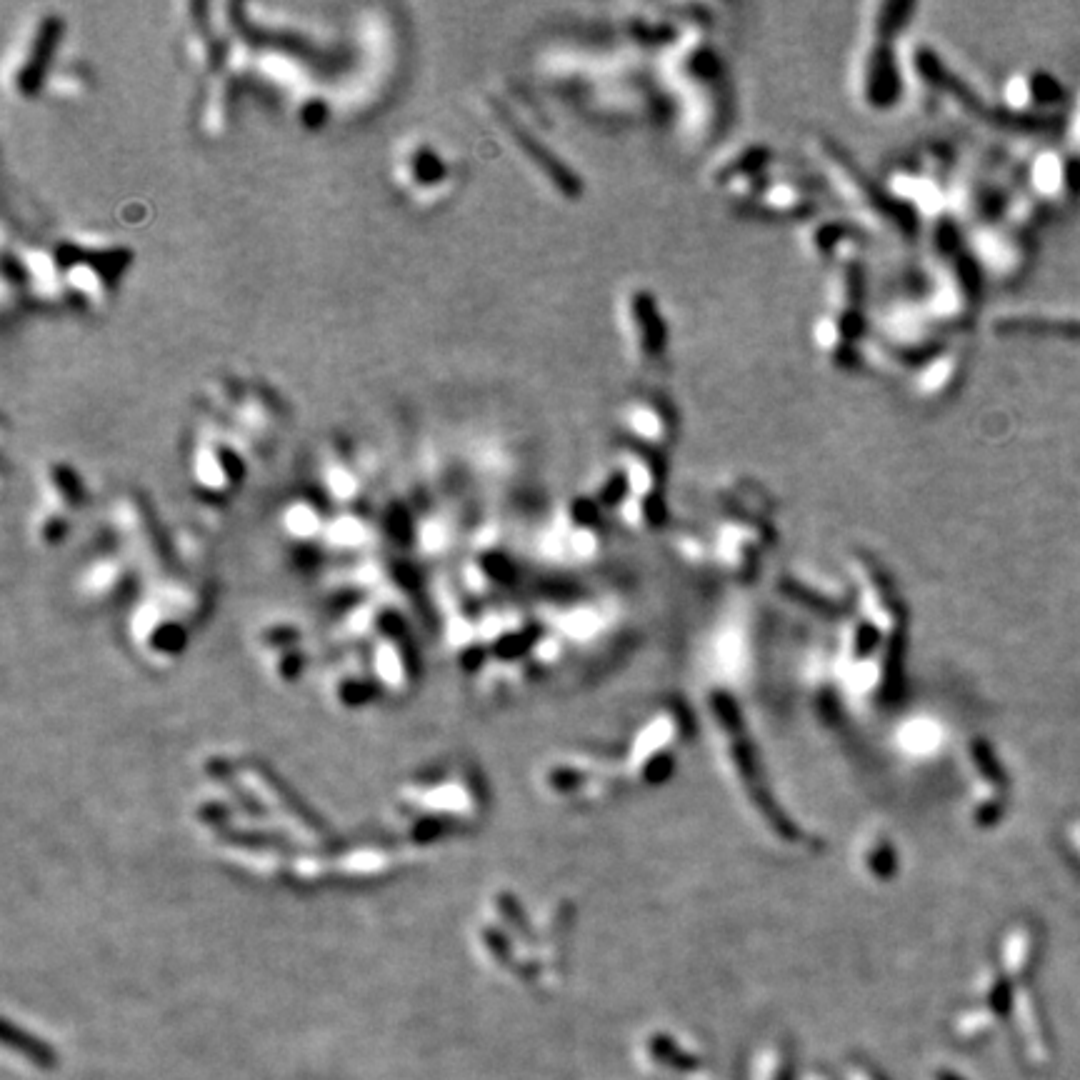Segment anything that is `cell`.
<instances>
[{
    "label": "cell",
    "instance_id": "1",
    "mask_svg": "<svg viewBox=\"0 0 1080 1080\" xmlns=\"http://www.w3.org/2000/svg\"><path fill=\"white\" fill-rule=\"evenodd\" d=\"M660 75L678 100L680 130L695 148L713 145L730 125L728 65L703 28H680L678 38L660 50Z\"/></svg>",
    "mask_w": 1080,
    "mask_h": 1080
},
{
    "label": "cell",
    "instance_id": "2",
    "mask_svg": "<svg viewBox=\"0 0 1080 1080\" xmlns=\"http://www.w3.org/2000/svg\"><path fill=\"white\" fill-rule=\"evenodd\" d=\"M808 150L835 195L853 213L855 223L863 225L865 230H880L900 240H913L915 235H920L923 225L918 223V218L905 210L883 183H875V178H870L855 163L853 155L835 143V138L825 133L810 135Z\"/></svg>",
    "mask_w": 1080,
    "mask_h": 1080
},
{
    "label": "cell",
    "instance_id": "3",
    "mask_svg": "<svg viewBox=\"0 0 1080 1080\" xmlns=\"http://www.w3.org/2000/svg\"><path fill=\"white\" fill-rule=\"evenodd\" d=\"M898 38L900 35L863 28V38L855 50L850 85H853L855 103L865 113L883 115L900 103L903 68H900L898 48H895Z\"/></svg>",
    "mask_w": 1080,
    "mask_h": 1080
},
{
    "label": "cell",
    "instance_id": "4",
    "mask_svg": "<svg viewBox=\"0 0 1080 1080\" xmlns=\"http://www.w3.org/2000/svg\"><path fill=\"white\" fill-rule=\"evenodd\" d=\"M618 325L635 363L645 368L663 363L668 353V325L658 298L648 288L633 285L620 295Z\"/></svg>",
    "mask_w": 1080,
    "mask_h": 1080
},
{
    "label": "cell",
    "instance_id": "5",
    "mask_svg": "<svg viewBox=\"0 0 1080 1080\" xmlns=\"http://www.w3.org/2000/svg\"><path fill=\"white\" fill-rule=\"evenodd\" d=\"M868 335V318L863 308L828 305L813 323V345L825 363L838 370H850L863 360V343Z\"/></svg>",
    "mask_w": 1080,
    "mask_h": 1080
},
{
    "label": "cell",
    "instance_id": "6",
    "mask_svg": "<svg viewBox=\"0 0 1080 1080\" xmlns=\"http://www.w3.org/2000/svg\"><path fill=\"white\" fill-rule=\"evenodd\" d=\"M775 170V153L765 143H740L725 150L708 168V183L735 205L748 200Z\"/></svg>",
    "mask_w": 1080,
    "mask_h": 1080
},
{
    "label": "cell",
    "instance_id": "7",
    "mask_svg": "<svg viewBox=\"0 0 1080 1080\" xmlns=\"http://www.w3.org/2000/svg\"><path fill=\"white\" fill-rule=\"evenodd\" d=\"M620 425L628 435V443L663 455L673 448L680 433L678 413L660 393L630 395L620 408Z\"/></svg>",
    "mask_w": 1080,
    "mask_h": 1080
},
{
    "label": "cell",
    "instance_id": "8",
    "mask_svg": "<svg viewBox=\"0 0 1080 1080\" xmlns=\"http://www.w3.org/2000/svg\"><path fill=\"white\" fill-rule=\"evenodd\" d=\"M815 198L818 193L808 183V178L773 170L763 180V185L738 208L765 220H813L815 208H818Z\"/></svg>",
    "mask_w": 1080,
    "mask_h": 1080
},
{
    "label": "cell",
    "instance_id": "9",
    "mask_svg": "<svg viewBox=\"0 0 1080 1080\" xmlns=\"http://www.w3.org/2000/svg\"><path fill=\"white\" fill-rule=\"evenodd\" d=\"M803 248L815 260L830 263V268L863 260L868 245V230L853 218H813L803 228Z\"/></svg>",
    "mask_w": 1080,
    "mask_h": 1080
},
{
    "label": "cell",
    "instance_id": "10",
    "mask_svg": "<svg viewBox=\"0 0 1080 1080\" xmlns=\"http://www.w3.org/2000/svg\"><path fill=\"white\" fill-rule=\"evenodd\" d=\"M770 543L773 540H770L768 525L758 518H745V515H730V518L720 520L718 533H715L720 560L725 563V568L735 570V573L753 570Z\"/></svg>",
    "mask_w": 1080,
    "mask_h": 1080
},
{
    "label": "cell",
    "instance_id": "11",
    "mask_svg": "<svg viewBox=\"0 0 1080 1080\" xmlns=\"http://www.w3.org/2000/svg\"><path fill=\"white\" fill-rule=\"evenodd\" d=\"M965 373V350L945 343L943 348L935 350L928 360L915 368L913 388L923 398L935 400L945 398L958 388Z\"/></svg>",
    "mask_w": 1080,
    "mask_h": 1080
},
{
    "label": "cell",
    "instance_id": "12",
    "mask_svg": "<svg viewBox=\"0 0 1080 1080\" xmlns=\"http://www.w3.org/2000/svg\"><path fill=\"white\" fill-rule=\"evenodd\" d=\"M865 293H868V275H865L863 260L830 268L828 288H825L828 305H838V308H863Z\"/></svg>",
    "mask_w": 1080,
    "mask_h": 1080
},
{
    "label": "cell",
    "instance_id": "13",
    "mask_svg": "<svg viewBox=\"0 0 1080 1080\" xmlns=\"http://www.w3.org/2000/svg\"><path fill=\"white\" fill-rule=\"evenodd\" d=\"M868 843L863 845V873L870 878H888L895 870V853L890 840L883 833H873L870 838H865Z\"/></svg>",
    "mask_w": 1080,
    "mask_h": 1080
}]
</instances>
